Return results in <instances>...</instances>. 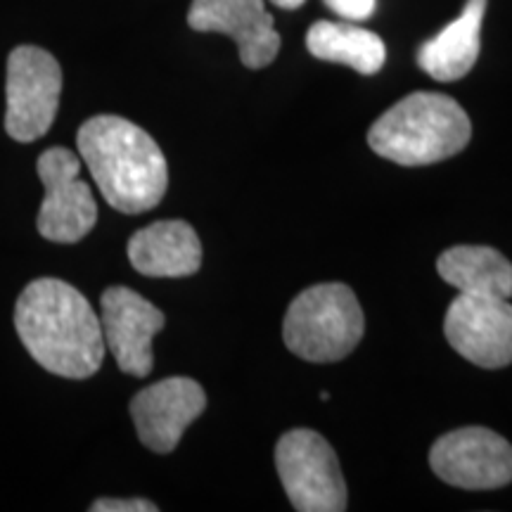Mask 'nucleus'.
<instances>
[{
	"instance_id": "1",
	"label": "nucleus",
	"mask_w": 512,
	"mask_h": 512,
	"mask_svg": "<svg viewBox=\"0 0 512 512\" xmlns=\"http://www.w3.org/2000/svg\"><path fill=\"white\" fill-rule=\"evenodd\" d=\"M15 328L31 358L48 373L86 380L105 358L100 316L74 285L38 278L15 306Z\"/></svg>"
},
{
	"instance_id": "2",
	"label": "nucleus",
	"mask_w": 512,
	"mask_h": 512,
	"mask_svg": "<svg viewBox=\"0 0 512 512\" xmlns=\"http://www.w3.org/2000/svg\"><path fill=\"white\" fill-rule=\"evenodd\" d=\"M76 147L112 209L143 214L162 202L169 188V166L155 138L140 126L100 114L83 121Z\"/></svg>"
},
{
	"instance_id": "3",
	"label": "nucleus",
	"mask_w": 512,
	"mask_h": 512,
	"mask_svg": "<svg viewBox=\"0 0 512 512\" xmlns=\"http://www.w3.org/2000/svg\"><path fill=\"white\" fill-rule=\"evenodd\" d=\"M472 138L470 117L444 93L418 91L389 107L370 126L375 155L401 166H427L463 152Z\"/></svg>"
},
{
	"instance_id": "4",
	"label": "nucleus",
	"mask_w": 512,
	"mask_h": 512,
	"mask_svg": "<svg viewBox=\"0 0 512 512\" xmlns=\"http://www.w3.org/2000/svg\"><path fill=\"white\" fill-rule=\"evenodd\" d=\"M366 316L354 290L344 283H323L304 290L290 304L283 339L292 354L311 363H335L358 347Z\"/></svg>"
},
{
	"instance_id": "5",
	"label": "nucleus",
	"mask_w": 512,
	"mask_h": 512,
	"mask_svg": "<svg viewBox=\"0 0 512 512\" xmlns=\"http://www.w3.org/2000/svg\"><path fill=\"white\" fill-rule=\"evenodd\" d=\"M275 467L294 510H347V482L332 446L313 430H290L275 446Z\"/></svg>"
},
{
	"instance_id": "6",
	"label": "nucleus",
	"mask_w": 512,
	"mask_h": 512,
	"mask_svg": "<svg viewBox=\"0 0 512 512\" xmlns=\"http://www.w3.org/2000/svg\"><path fill=\"white\" fill-rule=\"evenodd\" d=\"M62 69L48 50L19 46L8 57L5 131L17 143H34L53 126L60 110Z\"/></svg>"
},
{
	"instance_id": "7",
	"label": "nucleus",
	"mask_w": 512,
	"mask_h": 512,
	"mask_svg": "<svg viewBox=\"0 0 512 512\" xmlns=\"http://www.w3.org/2000/svg\"><path fill=\"white\" fill-rule=\"evenodd\" d=\"M38 178L46 188L36 228L50 242L72 245L86 238L98 223L93 190L81 181V159L67 147H50L36 162Z\"/></svg>"
},
{
	"instance_id": "8",
	"label": "nucleus",
	"mask_w": 512,
	"mask_h": 512,
	"mask_svg": "<svg viewBox=\"0 0 512 512\" xmlns=\"http://www.w3.org/2000/svg\"><path fill=\"white\" fill-rule=\"evenodd\" d=\"M430 465L441 482L458 489H501L512 482V446L486 427H460L434 441Z\"/></svg>"
},
{
	"instance_id": "9",
	"label": "nucleus",
	"mask_w": 512,
	"mask_h": 512,
	"mask_svg": "<svg viewBox=\"0 0 512 512\" xmlns=\"http://www.w3.org/2000/svg\"><path fill=\"white\" fill-rule=\"evenodd\" d=\"M444 335L465 361L496 370L512 363V304L503 297L458 294L448 306Z\"/></svg>"
},
{
	"instance_id": "10",
	"label": "nucleus",
	"mask_w": 512,
	"mask_h": 512,
	"mask_svg": "<svg viewBox=\"0 0 512 512\" xmlns=\"http://www.w3.org/2000/svg\"><path fill=\"white\" fill-rule=\"evenodd\" d=\"M100 325L119 370L133 377L152 373V339L164 328V313L155 304L128 287H107L100 299Z\"/></svg>"
},
{
	"instance_id": "11",
	"label": "nucleus",
	"mask_w": 512,
	"mask_h": 512,
	"mask_svg": "<svg viewBox=\"0 0 512 512\" xmlns=\"http://www.w3.org/2000/svg\"><path fill=\"white\" fill-rule=\"evenodd\" d=\"M204 408L207 394L200 382L190 377H166L133 396L131 418L138 439L150 451L171 453Z\"/></svg>"
},
{
	"instance_id": "12",
	"label": "nucleus",
	"mask_w": 512,
	"mask_h": 512,
	"mask_svg": "<svg viewBox=\"0 0 512 512\" xmlns=\"http://www.w3.org/2000/svg\"><path fill=\"white\" fill-rule=\"evenodd\" d=\"M188 24L204 34L214 31L233 38L247 69L268 67L283 43L264 0H192Z\"/></svg>"
},
{
	"instance_id": "13",
	"label": "nucleus",
	"mask_w": 512,
	"mask_h": 512,
	"mask_svg": "<svg viewBox=\"0 0 512 512\" xmlns=\"http://www.w3.org/2000/svg\"><path fill=\"white\" fill-rule=\"evenodd\" d=\"M128 261L150 278H185L202 266V242L185 221H157L128 240Z\"/></svg>"
},
{
	"instance_id": "14",
	"label": "nucleus",
	"mask_w": 512,
	"mask_h": 512,
	"mask_svg": "<svg viewBox=\"0 0 512 512\" xmlns=\"http://www.w3.org/2000/svg\"><path fill=\"white\" fill-rule=\"evenodd\" d=\"M484 12L486 0H467L460 17L422 43L418 50V67L422 72L441 83L458 81L470 74L482 50Z\"/></svg>"
},
{
	"instance_id": "15",
	"label": "nucleus",
	"mask_w": 512,
	"mask_h": 512,
	"mask_svg": "<svg viewBox=\"0 0 512 512\" xmlns=\"http://www.w3.org/2000/svg\"><path fill=\"white\" fill-rule=\"evenodd\" d=\"M441 280L460 294L484 297H512V264L494 247L458 245L446 249L437 259Z\"/></svg>"
},
{
	"instance_id": "16",
	"label": "nucleus",
	"mask_w": 512,
	"mask_h": 512,
	"mask_svg": "<svg viewBox=\"0 0 512 512\" xmlns=\"http://www.w3.org/2000/svg\"><path fill=\"white\" fill-rule=\"evenodd\" d=\"M306 48L318 60L344 64L363 76L377 74L387 60V46L382 38L347 19L344 22L320 19L306 31Z\"/></svg>"
},
{
	"instance_id": "17",
	"label": "nucleus",
	"mask_w": 512,
	"mask_h": 512,
	"mask_svg": "<svg viewBox=\"0 0 512 512\" xmlns=\"http://www.w3.org/2000/svg\"><path fill=\"white\" fill-rule=\"evenodd\" d=\"M328 8L347 22H363L373 17L377 0H323Z\"/></svg>"
},
{
	"instance_id": "18",
	"label": "nucleus",
	"mask_w": 512,
	"mask_h": 512,
	"mask_svg": "<svg viewBox=\"0 0 512 512\" xmlns=\"http://www.w3.org/2000/svg\"><path fill=\"white\" fill-rule=\"evenodd\" d=\"M93 512H157L155 503L143 501V498H100L91 505Z\"/></svg>"
},
{
	"instance_id": "19",
	"label": "nucleus",
	"mask_w": 512,
	"mask_h": 512,
	"mask_svg": "<svg viewBox=\"0 0 512 512\" xmlns=\"http://www.w3.org/2000/svg\"><path fill=\"white\" fill-rule=\"evenodd\" d=\"M273 5H278L280 10H299L306 0H271Z\"/></svg>"
}]
</instances>
